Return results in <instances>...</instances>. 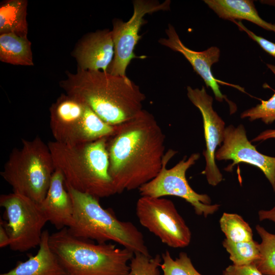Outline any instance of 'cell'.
Here are the masks:
<instances>
[{"label":"cell","instance_id":"6da1fadb","mask_svg":"<svg viewBox=\"0 0 275 275\" xmlns=\"http://www.w3.org/2000/svg\"><path fill=\"white\" fill-rule=\"evenodd\" d=\"M164 141L154 117L144 109L117 126L106 146L116 194L139 189L158 175L165 154Z\"/></svg>","mask_w":275,"mask_h":275},{"label":"cell","instance_id":"7a4b0ae2","mask_svg":"<svg viewBox=\"0 0 275 275\" xmlns=\"http://www.w3.org/2000/svg\"><path fill=\"white\" fill-rule=\"evenodd\" d=\"M66 94L89 106L102 120L120 125L135 117L143 109L146 96L139 87L126 76L108 72L77 68L68 72L60 82Z\"/></svg>","mask_w":275,"mask_h":275},{"label":"cell","instance_id":"3957f363","mask_svg":"<svg viewBox=\"0 0 275 275\" xmlns=\"http://www.w3.org/2000/svg\"><path fill=\"white\" fill-rule=\"evenodd\" d=\"M107 139L76 145L48 143L54 168L62 172L66 184L98 199L116 194L109 173Z\"/></svg>","mask_w":275,"mask_h":275},{"label":"cell","instance_id":"277c9868","mask_svg":"<svg viewBox=\"0 0 275 275\" xmlns=\"http://www.w3.org/2000/svg\"><path fill=\"white\" fill-rule=\"evenodd\" d=\"M49 244L66 275H127L134 253L111 243H95L67 228L49 235Z\"/></svg>","mask_w":275,"mask_h":275},{"label":"cell","instance_id":"5b68a950","mask_svg":"<svg viewBox=\"0 0 275 275\" xmlns=\"http://www.w3.org/2000/svg\"><path fill=\"white\" fill-rule=\"evenodd\" d=\"M65 186L73 205V221L67 228L71 234L99 243L113 241L134 253L150 255L143 234L132 223L120 221L98 198Z\"/></svg>","mask_w":275,"mask_h":275},{"label":"cell","instance_id":"8992f818","mask_svg":"<svg viewBox=\"0 0 275 275\" xmlns=\"http://www.w3.org/2000/svg\"><path fill=\"white\" fill-rule=\"evenodd\" d=\"M22 147L14 148L0 174L14 193L25 196L39 204L49 188L55 168L48 144L37 136L22 139Z\"/></svg>","mask_w":275,"mask_h":275},{"label":"cell","instance_id":"52a82bcc","mask_svg":"<svg viewBox=\"0 0 275 275\" xmlns=\"http://www.w3.org/2000/svg\"><path fill=\"white\" fill-rule=\"evenodd\" d=\"M50 128L54 141L76 145L113 135L117 126L102 120L89 106L67 94H62L49 108Z\"/></svg>","mask_w":275,"mask_h":275},{"label":"cell","instance_id":"ba28073f","mask_svg":"<svg viewBox=\"0 0 275 275\" xmlns=\"http://www.w3.org/2000/svg\"><path fill=\"white\" fill-rule=\"evenodd\" d=\"M177 152L169 149L163 158L162 168L158 175L139 188L141 196L163 197L167 196L181 198L189 203L196 213L207 217L218 210L219 204H211L210 198L206 194H200L193 190L186 178L187 170L200 158V154H192L186 159L184 157L170 169L167 165Z\"/></svg>","mask_w":275,"mask_h":275},{"label":"cell","instance_id":"9c48e42d","mask_svg":"<svg viewBox=\"0 0 275 275\" xmlns=\"http://www.w3.org/2000/svg\"><path fill=\"white\" fill-rule=\"evenodd\" d=\"M0 206L5 209L7 223L1 219L10 238V248L24 252L39 246L42 231L48 220L40 205L14 193L2 194Z\"/></svg>","mask_w":275,"mask_h":275},{"label":"cell","instance_id":"30bf717a","mask_svg":"<svg viewBox=\"0 0 275 275\" xmlns=\"http://www.w3.org/2000/svg\"><path fill=\"white\" fill-rule=\"evenodd\" d=\"M136 214L140 224L167 245L182 248L190 243V229L170 200L142 196L136 204Z\"/></svg>","mask_w":275,"mask_h":275},{"label":"cell","instance_id":"8fae6325","mask_svg":"<svg viewBox=\"0 0 275 275\" xmlns=\"http://www.w3.org/2000/svg\"><path fill=\"white\" fill-rule=\"evenodd\" d=\"M170 4V1L159 3L156 1L135 0L133 1V13L129 20L124 22L116 19L113 21L112 33L114 56L107 72L115 75L126 76V69L132 59L147 57L137 56L134 52L142 38L139 34L140 29L146 23L144 17L147 14L169 10Z\"/></svg>","mask_w":275,"mask_h":275},{"label":"cell","instance_id":"7c38bea8","mask_svg":"<svg viewBox=\"0 0 275 275\" xmlns=\"http://www.w3.org/2000/svg\"><path fill=\"white\" fill-rule=\"evenodd\" d=\"M189 100L200 111L203 118L206 149L203 154L206 160L205 170L202 174L206 176L208 183L216 186L223 179V175L215 163V154L218 146L223 142L225 122L212 107L213 98L204 86L201 89L187 87Z\"/></svg>","mask_w":275,"mask_h":275},{"label":"cell","instance_id":"4fadbf2b","mask_svg":"<svg viewBox=\"0 0 275 275\" xmlns=\"http://www.w3.org/2000/svg\"><path fill=\"white\" fill-rule=\"evenodd\" d=\"M223 144L216 151L218 160H232L225 170L231 171L235 164L244 162L258 168L264 174L275 191V157L267 156L257 151L248 140L245 128L230 125L225 128Z\"/></svg>","mask_w":275,"mask_h":275},{"label":"cell","instance_id":"5bb4252c","mask_svg":"<svg viewBox=\"0 0 275 275\" xmlns=\"http://www.w3.org/2000/svg\"><path fill=\"white\" fill-rule=\"evenodd\" d=\"M166 33L167 38H160L158 42L174 51L181 53L190 63L194 71L202 77L206 86L212 89L216 99L220 102L226 99L229 103L231 113L235 111L233 108L234 105L227 100L220 90L218 83L223 85L224 82L216 79L212 73V65L219 61V49L212 46L204 51H196L188 48L182 42L175 28L171 24H169Z\"/></svg>","mask_w":275,"mask_h":275},{"label":"cell","instance_id":"9a60e30c","mask_svg":"<svg viewBox=\"0 0 275 275\" xmlns=\"http://www.w3.org/2000/svg\"><path fill=\"white\" fill-rule=\"evenodd\" d=\"M73 56L77 68L107 72L114 56L112 31L103 30L88 34L78 43Z\"/></svg>","mask_w":275,"mask_h":275},{"label":"cell","instance_id":"2e32d148","mask_svg":"<svg viewBox=\"0 0 275 275\" xmlns=\"http://www.w3.org/2000/svg\"><path fill=\"white\" fill-rule=\"evenodd\" d=\"M48 222L60 230L69 228L73 218V205L65 178L58 169L52 174L46 196L40 204Z\"/></svg>","mask_w":275,"mask_h":275},{"label":"cell","instance_id":"e0dca14e","mask_svg":"<svg viewBox=\"0 0 275 275\" xmlns=\"http://www.w3.org/2000/svg\"><path fill=\"white\" fill-rule=\"evenodd\" d=\"M49 235L48 230L43 231L37 253L30 255L27 260L18 262L14 268L1 275H66L50 248Z\"/></svg>","mask_w":275,"mask_h":275},{"label":"cell","instance_id":"ac0fdd59","mask_svg":"<svg viewBox=\"0 0 275 275\" xmlns=\"http://www.w3.org/2000/svg\"><path fill=\"white\" fill-rule=\"evenodd\" d=\"M204 3L221 18L231 21L246 20L269 31L275 33V24L261 18L253 1L204 0Z\"/></svg>","mask_w":275,"mask_h":275},{"label":"cell","instance_id":"d6986e66","mask_svg":"<svg viewBox=\"0 0 275 275\" xmlns=\"http://www.w3.org/2000/svg\"><path fill=\"white\" fill-rule=\"evenodd\" d=\"M0 60L13 65L33 66L31 43L27 37L0 34Z\"/></svg>","mask_w":275,"mask_h":275},{"label":"cell","instance_id":"ffe728a7","mask_svg":"<svg viewBox=\"0 0 275 275\" xmlns=\"http://www.w3.org/2000/svg\"><path fill=\"white\" fill-rule=\"evenodd\" d=\"M28 2L25 0H9L0 6V34L13 33L27 37L26 11Z\"/></svg>","mask_w":275,"mask_h":275},{"label":"cell","instance_id":"44dd1931","mask_svg":"<svg viewBox=\"0 0 275 275\" xmlns=\"http://www.w3.org/2000/svg\"><path fill=\"white\" fill-rule=\"evenodd\" d=\"M256 230L261 238L259 243V258L255 262L259 270L264 275H275V234L258 225Z\"/></svg>","mask_w":275,"mask_h":275},{"label":"cell","instance_id":"7402d4cb","mask_svg":"<svg viewBox=\"0 0 275 275\" xmlns=\"http://www.w3.org/2000/svg\"><path fill=\"white\" fill-rule=\"evenodd\" d=\"M220 227L226 239L235 242L253 240L252 230L237 214L225 212L219 219Z\"/></svg>","mask_w":275,"mask_h":275},{"label":"cell","instance_id":"603a6c76","mask_svg":"<svg viewBox=\"0 0 275 275\" xmlns=\"http://www.w3.org/2000/svg\"><path fill=\"white\" fill-rule=\"evenodd\" d=\"M223 245L229 254L230 259L234 265L250 264L259 258V243L254 240L235 242L226 238L223 241Z\"/></svg>","mask_w":275,"mask_h":275},{"label":"cell","instance_id":"cb8c5ba5","mask_svg":"<svg viewBox=\"0 0 275 275\" xmlns=\"http://www.w3.org/2000/svg\"><path fill=\"white\" fill-rule=\"evenodd\" d=\"M160 268L163 275H202L194 267L187 254L181 252L178 258L173 259L166 251L161 255Z\"/></svg>","mask_w":275,"mask_h":275},{"label":"cell","instance_id":"d4e9b609","mask_svg":"<svg viewBox=\"0 0 275 275\" xmlns=\"http://www.w3.org/2000/svg\"><path fill=\"white\" fill-rule=\"evenodd\" d=\"M161 262V256L159 255L153 257L141 253H134L127 275H160Z\"/></svg>","mask_w":275,"mask_h":275},{"label":"cell","instance_id":"484cf974","mask_svg":"<svg viewBox=\"0 0 275 275\" xmlns=\"http://www.w3.org/2000/svg\"><path fill=\"white\" fill-rule=\"evenodd\" d=\"M275 74V66L267 64ZM241 118H248L251 121L261 119L266 124L275 121V91L271 97L267 100H261V103L248 109L241 113Z\"/></svg>","mask_w":275,"mask_h":275},{"label":"cell","instance_id":"4316f807","mask_svg":"<svg viewBox=\"0 0 275 275\" xmlns=\"http://www.w3.org/2000/svg\"><path fill=\"white\" fill-rule=\"evenodd\" d=\"M239 30L245 32L254 41L257 42L259 46L267 53L275 57V43L255 34L249 30L243 24L239 21L233 20Z\"/></svg>","mask_w":275,"mask_h":275},{"label":"cell","instance_id":"83f0119b","mask_svg":"<svg viewBox=\"0 0 275 275\" xmlns=\"http://www.w3.org/2000/svg\"><path fill=\"white\" fill-rule=\"evenodd\" d=\"M223 275H264L256 266L255 263L228 266L223 271Z\"/></svg>","mask_w":275,"mask_h":275},{"label":"cell","instance_id":"f1b7e54d","mask_svg":"<svg viewBox=\"0 0 275 275\" xmlns=\"http://www.w3.org/2000/svg\"><path fill=\"white\" fill-rule=\"evenodd\" d=\"M260 221L268 220L275 223V205L269 210H261L258 212Z\"/></svg>","mask_w":275,"mask_h":275},{"label":"cell","instance_id":"f546056e","mask_svg":"<svg viewBox=\"0 0 275 275\" xmlns=\"http://www.w3.org/2000/svg\"><path fill=\"white\" fill-rule=\"evenodd\" d=\"M10 244V238L9 234L4 226L0 223V248L9 246Z\"/></svg>","mask_w":275,"mask_h":275},{"label":"cell","instance_id":"4dcf8cb0","mask_svg":"<svg viewBox=\"0 0 275 275\" xmlns=\"http://www.w3.org/2000/svg\"><path fill=\"white\" fill-rule=\"evenodd\" d=\"M269 139H275V129H267L262 131L252 141H263Z\"/></svg>","mask_w":275,"mask_h":275},{"label":"cell","instance_id":"1f68e13d","mask_svg":"<svg viewBox=\"0 0 275 275\" xmlns=\"http://www.w3.org/2000/svg\"><path fill=\"white\" fill-rule=\"evenodd\" d=\"M264 3L275 6V1H263Z\"/></svg>","mask_w":275,"mask_h":275}]
</instances>
